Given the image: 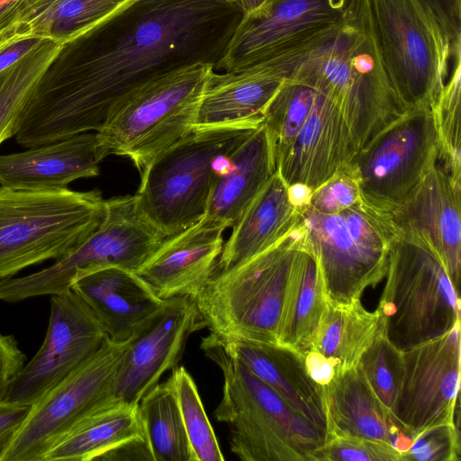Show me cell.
<instances>
[{
  "mask_svg": "<svg viewBox=\"0 0 461 461\" xmlns=\"http://www.w3.org/2000/svg\"><path fill=\"white\" fill-rule=\"evenodd\" d=\"M244 12L237 0H132L65 42L19 118L15 141L32 148L97 131L150 81L224 54Z\"/></svg>",
  "mask_w": 461,
  "mask_h": 461,
  "instance_id": "6da1fadb",
  "label": "cell"
},
{
  "mask_svg": "<svg viewBox=\"0 0 461 461\" xmlns=\"http://www.w3.org/2000/svg\"><path fill=\"white\" fill-rule=\"evenodd\" d=\"M266 65L330 97L354 153L407 110L387 76L368 0H357L339 23Z\"/></svg>",
  "mask_w": 461,
  "mask_h": 461,
  "instance_id": "7a4b0ae2",
  "label": "cell"
},
{
  "mask_svg": "<svg viewBox=\"0 0 461 461\" xmlns=\"http://www.w3.org/2000/svg\"><path fill=\"white\" fill-rule=\"evenodd\" d=\"M201 348L222 373L214 417L229 427L231 452L243 461H313L326 432L229 354L214 335L203 338Z\"/></svg>",
  "mask_w": 461,
  "mask_h": 461,
  "instance_id": "3957f363",
  "label": "cell"
},
{
  "mask_svg": "<svg viewBox=\"0 0 461 461\" xmlns=\"http://www.w3.org/2000/svg\"><path fill=\"white\" fill-rule=\"evenodd\" d=\"M105 215L97 190H18L0 185V281L80 246Z\"/></svg>",
  "mask_w": 461,
  "mask_h": 461,
  "instance_id": "277c9868",
  "label": "cell"
},
{
  "mask_svg": "<svg viewBox=\"0 0 461 461\" xmlns=\"http://www.w3.org/2000/svg\"><path fill=\"white\" fill-rule=\"evenodd\" d=\"M376 312L385 338L400 351L460 324V300L446 266L423 238L397 232Z\"/></svg>",
  "mask_w": 461,
  "mask_h": 461,
  "instance_id": "5b68a950",
  "label": "cell"
},
{
  "mask_svg": "<svg viewBox=\"0 0 461 461\" xmlns=\"http://www.w3.org/2000/svg\"><path fill=\"white\" fill-rule=\"evenodd\" d=\"M194 128L140 172V210L165 237L203 218L221 157L230 155L258 126Z\"/></svg>",
  "mask_w": 461,
  "mask_h": 461,
  "instance_id": "8992f818",
  "label": "cell"
},
{
  "mask_svg": "<svg viewBox=\"0 0 461 461\" xmlns=\"http://www.w3.org/2000/svg\"><path fill=\"white\" fill-rule=\"evenodd\" d=\"M302 222L274 247L214 275L194 299L211 334L279 343L278 332Z\"/></svg>",
  "mask_w": 461,
  "mask_h": 461,
  "instance_id": "52a82bcc",
  "label": "cell"
},
{
  "mask_svg": "<svg viewBox=\"0 0 461 461\" xmlns=\"http://www.w3.org/2000/svg\"><path fill=\"white\" fill-rule=\"evenodd\" d=\"M213 65L196 63L150 81L97 131L104 155L130 158L140 173L195 126Z\"/></svg>",
  "mask_w": 461,
  "mask_h": 461,
  "instance_id": "ba28073f",
  "label": "cell"
},
{
  "mask_svg": "<svg viewBox=\"0 0 461 461\" xmlns=\"http://www.w3.org/2000/svg\"><path fill=\"white\" fill-rule=\"evenodd\" d=\"M305 244L318 259L328 302L350 303L375 286L387 271L390 217L362 202L335 214L301 208Z\"/></svg>",
  "mask_w": 461,
  "mask_h": 461,
  "instance_id": "9c48e42d",
  "label": "cell"
},
{
  "mask_svg": "<svg viewBox=\"0 0 461 461\" xmlns=\"http://www.w3.org/2000/svg\"><path fill=\"white\" fill-rule=\"evenodd\" d=\"M384 67L406 110L431 108L451 59V40L424 0H368Z\"/></svg>",
  "mask_w": 461,
  "mask_h": 461,
  "instance_id": "30bf717a",
  "label": "cell"
},
{
  "mask_svg": "<svg viewBox=\"0 0 461 461\" xmlns=\"http://www.w3.org/2000/svg\"><path fill=\"white\" fill-rule=\"evenodd\" d=\"M166 239L143 215L135 194L107 199L102 222L85 242L46 268L1 280L0 301L60 294L79 277L104 267L136 272Z\"/></svg>",
  "mask_w": 461,
  "mask_h": 461,
  "instance_id": "8fae6325",
  "label": "cell"
},
{
  "mask_svg": "<svg viewBox=\"0 0 461 461\" xmlns=\"http://www.w3.org/2000/svg\"><path fill=\"white\" fill-rule=\"evenodd\" d=\"M438 161L431 108L407 110L356 151L348 169L361 202L390 215L402 206Z\"/></svg>",
  "mask_w": 461,
  "mask_h": 461,
  "instance_id": "7c38bea8",
  "label": "cell"
},
{
  "mask_svg": "<svg viewBox=\"0 0 461 461\" xmlns=\"http://www.w3.org/2000/svg\"><path fill=\"white\" fill-rule=\"evenodd\" d=\"M126 346L127 341L106 337L85 363L32 405L4 461H42L74 425L118 400L117 380Z\"/></svg>",
  "mask_w": 461,
  "mask_h": 461,
  "instance_id": "4fadbf2b",
  "label": "cell"
},
{
  "mask_svg": "<svg viewBox=\"0 0 461 461\" xmlns=\"http://www.w3.org/2000/svg\"><path fill=\"white\" fill-rule=\"evenodd\" d=\"M357 0H266L244 14L214 71L235 72L267 62L320 35Z\"/></svg>",
  "mask_w": 461,
  "mask_h": 461,
  "instance_id": "5bb4252c",
  "label": "cell"
},
{
  "mask_svg": "<svg viewBox=\"0 0 461 461\" xmlns=\"http://www.w3.org/2000/svg\"><path fill=\"white\" fill-rule=\"evenodd\" d=\"M50 297L43 343L8 384L5 401L33 405L85 363L107 337L89 306L73 290Z\"/></svg>",
  "mask_w": 461,
  "mask_h": 461,
  "instance_id": "9a60e30c",
  "label": "cell"
},
{
  "mask_svg": "<svg viewBox=\"0 0 461 461\" xmlns=\"http://www.w3.org/2000/svg\"><path fill=\"white\" fill-rule=\"evenodd\" d=\"M402 378L392 414L411 439L436 425L456 422L460 384V324L402 351Z\"/></svg>",
  "mask_w": 461,
  "mask_h": 461,
  "instance_id": "2e32d148",
  "label": "cell"
},
{
  "mask_svg": "<svg viewBox=\"0 0 461 461\" xmlns=\"http://www.w3.org/2000/svg\"><path fill=\"white\" fill-rule=\"evenodd\" d=\"M204 328L195 302L189 296L164 300L162 306L127 341L116 398L137 405L180 361L189 336Z\"/></svg>",
  "mask_w": 461,
  "mask_h": 461,
  "instance_id": "e0dca14e",
  "label": "cell"
},
{
  "mask_svg": "<svg viewBox=\"0 0 461 461\" xmlns=\"http://www.w3.org/2000/svg\"><path fill=\"white\" fill-rule=\"evenodd\" d=\"M461 184L442 164L425 175L405 203L390 215L395 233L425 239L443 260L458 291L461 266Z\"/></svg>",
  "mask_w": 461,
  "mask_h": 461,
  "instance_id": "ac0fdd59",
  "label": "cell"
},
{
  "mask_svg": "<svg viewBox=\"0 0 461 461\" xmlns=\"http://www.w3.org/2000/svg\"><path fill=\"white\" fill-rule=\"evenodd\" d=\"M227 227L206 217L167 238L135 272L162 300L193 299L213 276Z\"/></svg>",
  "mask_w": 461,
  "mask_h": 461,
  "instance_id": "d6986e66",
  "label": "cell"
},
{
  "mask_svg": "<svg viewBox=\"0 0 461 461\" xmlns=\"http://www.w3.org/2000/svg\"><path fill=\"white\" fill-rule=\"evenodd\" d=\"M353 153L340 110L330 97L316 90L311 112L276 170L287 186L302 185L312 193L346 168Z\"/></svg>",
  "mask_w": 461,
  "mask_h": 461,
  "instance_id": "ffe728a7",
  "label": "cell"
},
{
  "mask_svg": "<svg viewBox=\"0 0 461 461\" xmlns=\"http://www.w3.org/2000/svg\"><path fill=\"white\" fill-rule=\"evenodd\" d=\"M104 158L95 131L76 134L24 151L0 155V185L18 190H55L95 177Z\"/></svg>",
  "mask_w": 461,
  "mask_h": 461,
  "instance_id": "44dd1931",
  "label": "cell"
},
{
  "mask_svg": "<svg viewBox=\"0 0 461 461\" xmlns=\"http://www.w3.org/2000/svg\"><path fill=\"white\" fill-rule=\"evenodd\" d=\"M71 290L115 342L128 341L164 303L134 271L119 267L87 273L73 283Z\"/></svg>",
  "mask_w": 461,
  "mask_h": 461,
  "instance_id": "7402d4cb",
  "label": "cell"
},
{
  "mask_svg": "<svg viewBox=\"0 0 461 461\" xmlns=\"http://www.w3.org/2000/svg\"><path fill=\"white\" fill-rule=\"evenodd\" d=\"M132 454L150 460L138 404L116 400L74 425L42 461L117 460Z\"/></svg>",
  "mask_w": 461,
  "mask_h": 461,
  "instance_id": "603a6c76",
  "label": "cell"
},
{
  "mask_svg": "<svg viewBox=\"0 0 461 461\" xmlns=\"http://www.w3.org/2000/svg\"><path fill=\"white\" fill-rule=\"evenodd\" d=\"M326 438L354 436L393 445L401 456L411 443L390 411L372 390L358 366L337 375L322 387Z\"/></svg>",
  "mask_w": 461,
  "mask_h": 461,
  "instance_id": "cb8c5ba5",
  "label": "cell"
},
{
  "mask_svg": "<svg viewBox=\"0 0 461 461\" xmlns=\"http://www.w3.org/2000/svg\"><path fill=\"white\" fill-rule=\"evenodd\" d=\"M215 337L229 354L326 432L322 387L307 374L303 353L281 343Z\"/></svg>",
  "mask_w": 461,
  "mask_h": 461,
  "instance_id": "d4e9b609",
  "label": "cell"
},
{
  "mask_svg": "<svg viewBox=\"0 0 461 461\" xmlns=\"http://www.w3.org/2000/svg\"><path fill=\"white\" fill-rule=\"evenodd\" d=\"M300 220L301 208L293 203L288 186L276 170L232 226L214 275L230 270L274 247L298 226Z\"/></svg>",
  "mask_w": 461,
  "mask_h": 461,
  "instance_id": "484cf974",
  "label": "cell"
},
{
  "mask_svg": "<svg viewBox=\"0 0 461 461\" xmlns=\"http://www.w3.org/2000/svg\"><path fill=\"white\" fill-rule=\"evenodd\" d=\"M285 77L273 68L212 73L202 97L194 128L261 124L264 113Z\"/></svg>",
  "mask_w": 461,
  "mask_h": 461,
  "instance_id": "4316f807",
  "label": "cell"
},
{
  "mask_svg": "<svg viewBox=\"0 0 461 461\" xmlns=\"http://www.w3.org/2000/svg\"><path fill=\"white\" fill-rule=\"evenodd\" d=\"M229 167L216 173L203 217L232 227L276 171L267 131L261 123L229 156Z\"/></svg>",
  "mask_w": 461,
  "mask_h": 461,
  "instance_id": "83f0119b",
  "label": "cell"
},
{
  "mask_svg": "<svg viewBox=\"0 0 461 461\" xmlns=\"http://www.w3.org/2000/svg\"><path fill=\"white\" fill-rule=\"evenodd\" d=\"M327 303L318 259L305 244L303 235L285 296L278 342L302 353L308 350Z\"/></svg>",
  "mask_w": 461,
  "mask_h": 461,
  "instance_id": "f1b7e54d",
  "label": "cell"
},
{
  "mask_svg": "<svg viewBox=\"0 0 461 461\" xmlns=\"http://www.w3.org/2000/svg\"><path fill=\"white\" fill-rule=\"evenodd\" d=\"M132 0H35L0 46L35 36L65 43L94 27Z\"/></svg>",
  "mask_w": 461,
  "mask_h": 461,
  "instance_id": "f546056e",
  "label": "cell"
},
{
  "mask_svg": "<svg viewBox=\"0 0 461 461\" xmlns=\"http://www.w3.org/2000/svg\"><path fill=\"white\" fill-rule=\"evenodd\" d=\"M379 328L377 312L367 311L360 300L346 304L328 302L310 348L327 357L339 375L357 366Z\"/></svg>",
  "mask_w": 461,
  "mask_h": 461,
  "instance_id": "4dcf8cb0",
  "label": "cell"
},
{
  "mask_svg": "<svg viewBox=\"0 0 461 461\" xmlns=\"http://www.w3.org/2000/svg\"><path fill=\"white\" fill-rule=\"evenodd\" d=\"M138 410L150 460L194 461L169 379L150 390L140 401Z\"/></svg>",
  "mask_w": 461,
  "mask_h": 461,
  "instance_id": "1f68e13d",
  "label": "cell"
},
{
  "mask_svg": "<svg viewBox=\"0 0 461 461\" xmlns=\"http://www.w3.org/2000/svg\"><path fill=\"white\" fill-rule=\"evenodd\" d=\"M62 44L46 40L0 74V144L14 137L30 95Z\"/></svg>",
  "mask_w": 461,
  "mask_h": 461,
  "instance_id": "d6a6232c",
  "label": "cell"
},
{
  "mask_svg": "<svg viewBox=\"0 0 461 461\" xmlns=\"http://www.w3.org/2000/svg\"><path fill=\"white\" fill-rule=\"evenodd\" d=\"M316 90L297 80L285 78L263 116L276 169L304 124Z\"/></svg>",
  "mask_w": 461,
  "mask_h": 461,
  "instance_id": "836d02e7",
  "label": "cell"
},
{
  "mask_svg": "<svg viewBox=\"0 0 461 461\" xmlns=\"http://www.w3.org/2000/svg\"><path fill=\"white\" fill-rule=\"evenodd\" d=\"M452 70L431 107L438 138V160L450 176L461 184L460 78L461 38L451 43Z\"/></svg>",
  "mask_w": 461,
  "mask_h": 461,
  "instance_id": "e575fe53",
  "label": "cell"
},
{
  "mask_svg": "<svg viewBox=\"0 0 461 461\" xmlns=\"http://www.w3.org/2000/svg\"><path fill=\"white\" fill-rule=\"evenodd\" d=\"M168 379L177 400L194 461H223L224 456L191 375L184 366H176Z\"/></svg>",
  "mask_w": 461,
  "mask_h": 461,
  "instance_id": "d590c367",
  "label": "cell"
},
{
  "mask_svg": "<svg viewBox=\"0 0 461 461\" xmlns=\"http://www.w3.org/2000/svg\"><path fill=\"white\" fill-rule=\"evenodd\" d=\"M357 366L374 393L392 413L402 378V351L385 338L381 327Z\"/></svg>",
  "mask_w": 461,
  "mask_h": 461,
  "instance_id": "8d00e7d4",
  "label": "cell"
},
{
  "mask_svg": "<svg viewBox=\"0 0 461 461\" xmlns=\"http://www.w3.org/2000/svg\"><path fill=\"white\" fill-rule=\"evenodd\" d=\"M313 461H401L391 444L361 437L331 436L314 454Z\"/></svg>",
  "mask_w": 461,
  "mask_h": 461,
  "instance_id": "74e56055",
  "label": "cell"
},
{
  "mask_svg": "<svg viewBox=\"0 0 461 461\" xmlns=\"http://www.w3.org/2000/svg\"><path fill=\"white\" fill-rule=\"evenodd\" d=\"M459 429L456 422L429 427L411 440L401 461H458Z\"/></svg>",
  "mask_w": 461,
  "mask_h": 461,
  "instance_id": "f35d334b",
  "label": "cell"
},
{
  "mask_svg": "<svg viewBox=\"0 0 461 461\" xmlns=\"http://www.w3.org/2000/svg\"><path fill=\"white\" fill-rule=\"evenodd\" d=\"M359 202L357 183L347 167L313 190L308 205L320 213L335 214Z\"/></svg>",
  "mask_w": 461,
  "mask_h": 461,
  "instance_id": "ab89813d",
  "label": "cell"
},
{
  "mask_svg": "<svg viewBox=\"0 0 461 461\" xmlns=\"http://www.w3.org/2000/svg\"><path fill=\"white\" fill-rule=\"evenodd\" d=\"M31 408L30 404L0 401V461H4Z\"/></svg>",
  "mask_w": 461,
  "mask_h": 461,
  "instance_id": "60d3db41",
  "label": "cell"
},
{
  "mask_svg": "<svg viewBox=\"0 0 461 461\" xmlns=\"http://www.w3.org/2000/svg\"><path fill=\"white\" fill-rule=\"evenodd\" d=\"M26 357L14 335L0 333V401L8 384L25 363Z\"/></svg>",
  "mask_w": 461,
  "mask_h": 461,
  "instance_id": "b9f144b4",
  "label": "cell"
},
{
  "mask_svg": "<svg viewBox=\"0 0 461 461\" xmlns=\"http://www.w3.org/2000/svg\"><path fill=\"white\" fill-rule=\"evenodd\" d=\"M438 16L451 43L461 38V0H424Z\"/></svg>",
  "mask_w": 461,
  "mask_h": 461,
  "instance_id": "7bdbcfd3",
  "label": "cell"
},
{
  "mask_svg": "<svg viewBox=\"0 0 461 461\" xmlns=\"http://www.w3.org/2000/svg\"><path fill=\"white\" fill-rule=\"evenodd\" d=\"M48 39L27 36L14 39L0 46V74L23 59Z\"/></svg>",
  "mask_w": 461,
  "mask_h": 461,
  "instance_id": "ee69618b",
  "label": "cell"
},
{
  "mask_svg": "<svg viewBox=\"0 0 461 461\" xmlns=\"http://www.w3.org/2000/svg\"><path fill=\"white\" fill-rule=\"evenodd\" d=\"M303 356L307 374L316 384L323 387L334 379L337 372L327 357L312 348L303 352Z\"/></svg>",
  "mask_w": 461,
  "mask_h": 461,
  "instance_id": "f6af8a7d",
  "label": "cell"
},
{
  "mask_svg": "<svg viewBox=\"0 0 461 461\" xmlns=\"http://www.w3.org/2000/svg\"><path fill=\"white\" fill-rule=\"evenodd\" d=\"M35 0H0V41L13 30Z\"/></svg>",
  "mask_w": 461,
  "mask_h": 461,
  "instance_id": "bcb514c9",
  "label": "cell"
},
{
  "mask_svg": "<svg viewBox=\"0 0 461 461\" xmlns=\"http://www.w3.org/2000/svg\"><path fill=\"white\" fill-rule=\"evenodd\" d=\"M266 0H237L244 14H249L260 7Z\"/></svg>",
  "mask_w": 461,
  "mask_h": 461,
  "instance_id": "7dc6e473",
  "label": "cell"
}]
</instances>
